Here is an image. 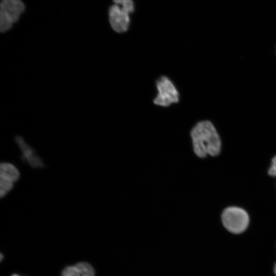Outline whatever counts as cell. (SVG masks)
<instances>
[{
	"label": "cell",
	"mask_w": 276,
	"mask_h": 276,
	"mask_svg": "<svg viewBox=\"0 0 276 276\" xmlns=\"http://www.w3.org/2000/svg\"><path fill=\"white\" fill-rule=\"evenodd\" d=\"M109 22L112 29L118 33L126 32L130 23L129 14L117 4L111 6L109 10Z\"/></svg>",
	"instance_id": "cell-5"
},
{
	"label": "cell",
	"mask_w": 276,
	"mask_h": 276,
	"mask_svg": "<svg viewBox=\"0 0 276 276\" xmlns=\"http://www.w3.org/2000/svg\"><path fill=\"white\" fill-rule=\"evenodd\" d=\"M25 5L20 0H2L0 4V30H9L24 11Z\"/></svg>",
	"instance_id": "cell-4"
},
{
	"label": "cell",
	"mask_w": 276,
	"mask_h": 276,
	"mask_svg": "<svg viewBox=\"0 0 276 276\" xmlns=\"http://www.w3.org/2000/svg\"><path fill=\"white\" fill-rule=\"evenodd\" d=\"M157 94L154 103L162 107H167L179 100V94L172 81L167 76H162L156 81Z\"/></svg>",
	"instance_id": "cell-3"
},
{
	"label": "cell",
	"mask_w": 276,
	"mask_h": 276,
	"mask_svg": "<svg viewBox=\"0 0 276 276\" xmlns=\"http://www.w3.org/2000/svg\"><path fill=\"white\" fill-rule=\"evenodd\" d=\"M223 226L232 233H242L247 228L249 218L247 212L243 209L231 206L226 208L221 216Z\"/></svg>",
	"instance_id": "cell-2"
},
{
	"label": "cell",
	"mask_w": 276,
	"mask_h": 276,
	"mask_svg": "<svg viewBox=\"0 0 276 276\" xmlns=\"http://www.w3.org/2000/svg\"><path fill=\"white\" fill-rule=\"evenodd\" d=\"M268 174L273 177H276V155L271 160V165L268 170Z\"/></svg>",
	"instance_id": "cell-11"
},
{
	"label": "cell",
	"mask_w": 276,
	"mask_h": 276,
	"mask_svg": "<svg viewBox=\"0 0 276 276\" xmlns=\"http://www.w3.org/2000/svg\"><path fill=\"white\" fill-rule=\"evenodd\" d=\"M274 272L275 274L276 275V263L275 264L274 266Z\"/></svg>",
	"instance_id": "cell-12"
},
{
	"label": "cell",
	"mask_w": 276,
	"mask_h": 276,
	"mask_svg": "<svg viewBox=\"0 0 276 276\" xmlns=\"http://www.w3.org/2000/svg\"><path fill=\"white\" fill-rule=\"evenodd\" d=\"M20 174L17 168L10 163H2L0 166V179L15 182L20 178Z\"/></svg>",
	"instance_id": "cell-8"
},
{
	"label": "cell",
	"mask_w": 276,
	"mask_h": 276,
	"mask_svg": "<svg viewBox=\"0 0 276 276\" xmlns=\"http://www.w3.org/2000/svg\"><path fill=\"white\" fill-rule=\"evenodd\" d=\"M190 134L193 150L197 156L203 158L207 155L215 156L219 154L221 140L212 122L207 120L198 122Z\"/></svg>",
	"instance_id": "cell-1"
},
{
	"label": "cell",
	"mask_w": 276,
	"mask_h": 276,
	"mask_svg": "<svg viewBox=\"0 0 276 276\" xmlns=\"http://www.w3.org/2000/svg\"><path fill=\"white\" fill-rule=\"evenodd\" d=\"M14 187V183L0 179V196L2 198L5 196Z\"/></svg>",
	"instance_id": "cell-10"
},
{
	"label": "cell",
	"mask_w": 276,
	"mask_h": 276,
	"mask_svg": "<svg viewBox=\"0 0 276 276\" xmlns=\"http://www.w3.org/2000/svg\"><path fill=\"white\" fill-rule=\"evenodd\" d=\"M61 276H95V271L89 264L80 262L75 265L65 267Z\"/></svg>",
	"instance_id": "cell-7"
},
{
	"label": "cell",
	"mask_w": 276,
	"mask_h": 276,
	"mask_svg": "<svg viewBox=\"0 0 276 276\" xmlns=\"http://www.w3.org/2000/svg\"><path fill=\"white\" fill-rule=\"evenodd\" d=\"M12 276H20V275H18L16 274H13Z\"/></svg>",
	"instance_id": "cell-13"
},
{
	"label": "cell",
	"mask_w": 276,
	"mask_h": 276,
	"mask_svg": "<svg viewBox=\"0 0 276 276\" xmlns=\"http://www.w3.org/2000/svg\"><path fill=\"white\" fill-rule=\"evenodd\" d=\"M114 4L118 5L123 10L130 14L134 10L132 0H113Z\"/></svg>",
	"instance_id": "cell-9"
},
{
	"label": "cell",
	"mask_w": 276,
	"mask_h": 276,
	"mask_svg": "<svg viewBox=\"0 0 276 276\" xmlns=\"http://www.w3.org/2000/svg\"><path fill=\"white\" fill-rule=\"evenodd\" d=\"M15 141L22 152L21 159L23 161L27 162L34 168H42L44 167L41 158L35 150L26 143L21 136H16Z\"/></svg>",
	"instance_id": "cell-6"
}]
</instances>
